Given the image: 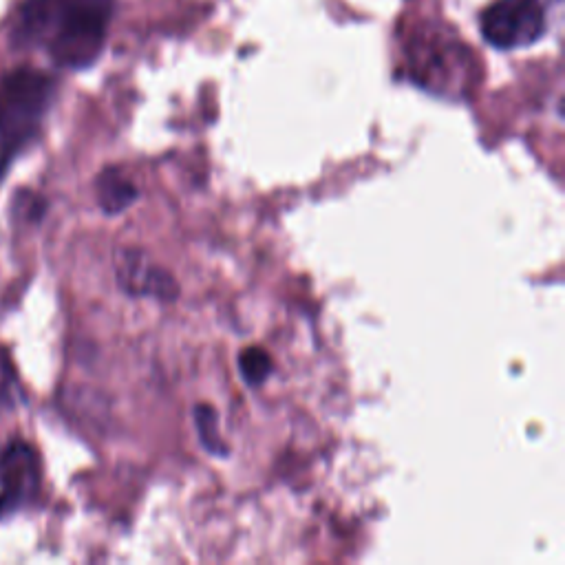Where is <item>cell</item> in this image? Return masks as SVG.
<instances>
[{"instance_id":"6da1fadb","label":"cell","mask_w":565,"mask_h":565,"mask_svg":"<svg viewBox=\"0 0 565 565\" xmlns=\"http://www.w3.org/2000/svg\"><path fill=\"white\" fill-rule=\"evenodd\" d=\"M115 0H25L12 31L16 47L45 49L53 65L80 71L98 62Z\"/></svg>"},{"instance_id":"5b68a950","label":"cell","mask_w":565,"mask_h":565,"mask_svg":"<svg viewBox=\"0 0 565 565\" xmlns=\"http://www.w3.org/2000/svg\"><path fill=\"white\" fill-rule=\"evenodd\" d=\"M40 484L38 451L25 440L9 442L0 451V521L27 508L38 497Z\"/></svg>"},{"instance_id":"9c48e42d","label":"cell","mask_w":565,"mask_h":565,"mask_svg":"<svg viewBox=\"0 0 565 565\" xmlns=\"http://www.w3.org/2000/svg\"><path fill=\"white\" fill-rule=\"evenodd\" d=\"M237 365H239L243 382H245V385H250L252 389L261 387L274 371V362H272L270 354L261 347L243 349L239 354Z\"/></svg>"},{"instance_id":"7a4b0ae2","label":"cell","mask_w":565,"mask_h":565,"mask_svg":"<svg viewBox=\"0 0 565 565\" xmlns=\"http://www.w3.org/2000/svg\"><path fill=\"white\" fill-rule=\"evenodd\" d=\"M409 78L424 91L444 98H464L477 76V60L451 27L424 23L404 40Z\"/></svg>"},{"instance_id":"3957f363","label":"cell","mask_w":565,"mask_h":565,"mask_svg":"<svg viewBox=\"0 0 565 565\" xmlns=\"http://www.w3.org/2000/svg\"><path fill=\"white\" fill-rule=\"evenodd\" d=\"M56 98V80L34 67H18L0 80V142L12 159L36 140Z\"/></svg>"},{"instance_id":"ba28073f","label":"cell","mask_w":565,"mask_h":565,"mask_svg":"<svg viewBox=\"0 0 565 565\" xmlns=\"http://www.w3.org/2000/svg\"><path fill=\"white\" fill-rule=\"evenodd\" d=\"M195 418V426H197V435L199 442L210 455H219L226 457L230 453V449L223 442L221 431H219V415L217 411L210 407V404H199L193 411Z\"/></svg>"},{"instance_id":"277c9868","label":"cell","mask_w":565,"mask_h":565,"mask_svg":"<svg viewBox=\"0 0 565 565\" xmlns=\"http://www.w3.org/2000/svg\"><path fill=\"white\" fill-rule=\"evenodd\" d=\"M550 5L552 0H495L479 16V29L499 51L526 49L546 36Z\"/></svg>"},{"instance_id":"8992f818","label":"cell","mask_w":565,"mask_h":565,"mask_svg":"<svg viewBox=\"0 0 565 565\" xmlns=\"http://www.w3.org/2000/svg\"><path fill=\"white\" fill-rule=\"evenodd\" d=\"M115 281L122 292L137 298L173 303L179 296L175 276L140 248H120L115 252Z\"/></svg>"},{"instance_id":"52a82bcc","label":"cell","mask_w":565,"mask_h":565,"mask_svg":"<svg viewBox=\"0 0 565 565\" xmlns=\"http://www.w3.org/2000/svg\"><path fill=\"white\" fill-rule=\"evenodd\" d=\"M95 197L104 215H122L140 199V188L117 166L104 168L95 179Z\"/></svg>"},{"instance_id":"8fae6325","label":"cell","mask_w":565,"mask_h":565,"mask_svg":"<svg viewBox=\"0 0 565 565\" xmlns=\"http://www.w3.org/2000/svg\"><path fill=\"white\" fill-rule=\"evenodd\" d=\"M9 164H12V155H9V153L5 151L3 142H0V177H3V173L7 170Z\"/></svg>"},{"instance_id":"30bf717a","label":"cell","mask_w":565,"mask_h":565,"mask_svg":"<svg viewBox=\"0 0 565 565\" xmlns=\"http://www.w3.org/2000/svg\"><path fill=\"white\" fill-rule=\"evenodd\" d=\"M20 398L18 387V373L12 356L0 347V404L3 407H14Z\"/></svg>"}]
</instances>
